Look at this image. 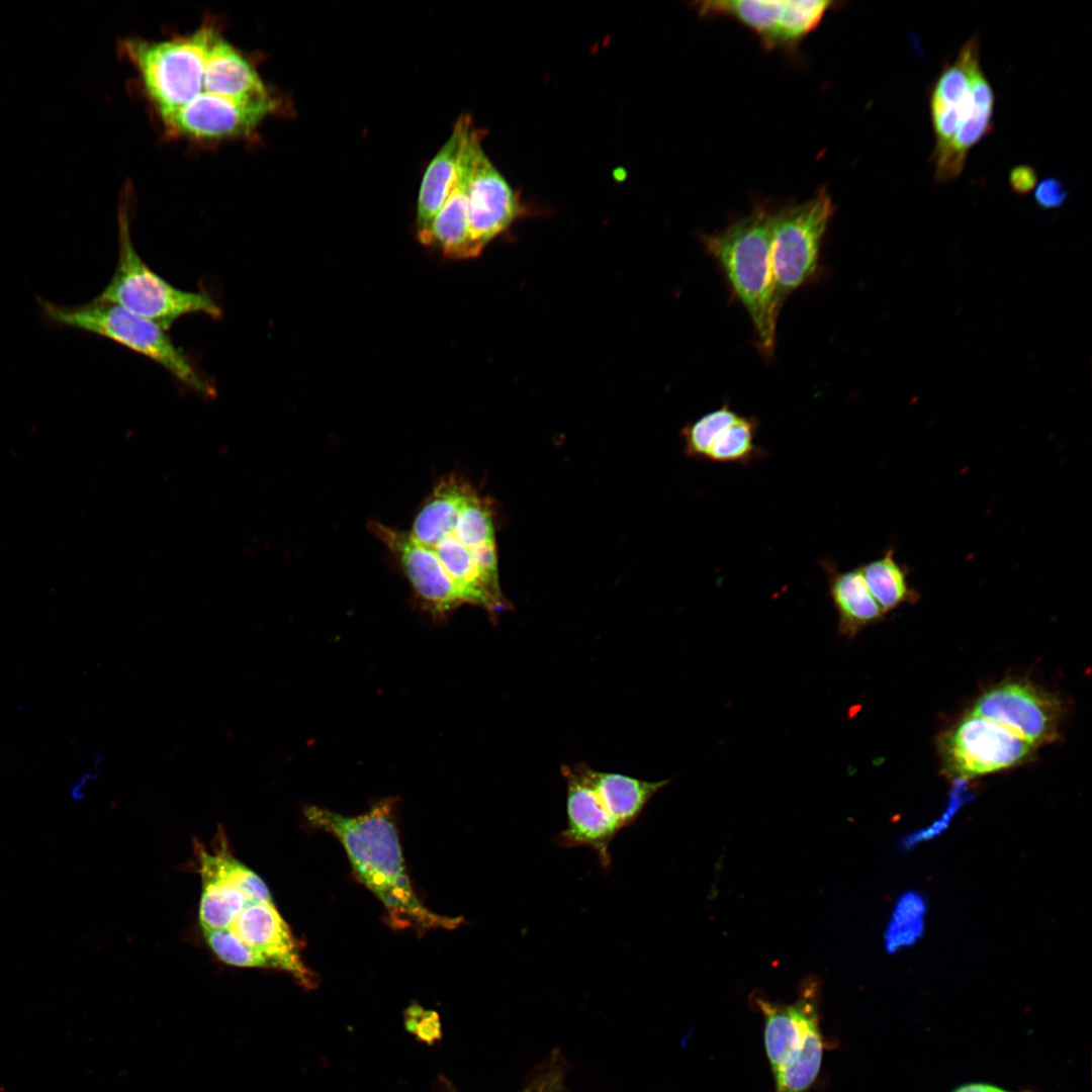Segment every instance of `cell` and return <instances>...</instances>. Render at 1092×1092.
<instances>
[{
	"label": "cell",
	"instance_id": "cell-1",
	"mask_svg": "<svg viewBox=\"0 0 1092 1092\" xmlns=\"http://www.w3.org/2000/svg\"><path fill=\"white\" fill-rule=\"evenodd\" d=\"M118 52L168 140L197 147L252 141L261 124L284 107L254 57L226 37L216 16L162 38H122Z\"/></svg>",
	"mask_w": 1092,
	"mask_h": 1092
},
{
	"label": "cell",
	"instance_id": "cell-2",
	"mask_svg": "<svg viewBox=\"0 0 1092 1092\" xmlns=\"http://www.w3.org/2000/svg\"><path fill=\"white\" fill-rule=\"evenodd\" d=\"M305 815L339 840L358 879L382 902L396 926L452 929L461 923L460 917L432 912L417 896L405 870L392 801L378 802L357 816L317 806L307 807Z\"/></svg>",
	"mask_w": 1092,
	"mask_h": 1092
},
{
	"label": "cell",
	"instance_id": "cell-3",
	"mask_svg": "<svg viewBox=\"0 0 1092 1092\" xmlns=\"http://www.w3.org/2000/svg\"><path fill=\"white\" fill-rule=\"evenodd\" d=\"M980 36L974 34L952 62L942 66L929 93L935 138L930 162L936 184L954 181L971 149L993 127L995 95L980 63Z\"/></svg>",
	"mask_w": 1092,
	"mask_h": 1092
},
{
	"label": "cell",
	"instance_id": "cell-4",
	"mask_svg": "<svg viewBox=\"0 0 1092 1092\" xmlns=\"http://www.w3.org/2000/svg\"><path fill=\"white\" fill-rule=\"evenodd\" d=\"M770 213L756 206L721 231L702 236V244L717 262L731 292L750 317L757 349L770 357L776 347L780 311L770 259Z\"/></svg>",
	"mask_w": 1092,
	"mask_h": 1092
},
{
	"label": "cell",
	"instance_id": "cell-5",
	"mask_svg": "<svg viewBox=\"0 0 1092 1092\" xmlns=\"http://www.w3.org/2000/svg\"><path fill=\"white\" fill-rule=\"evenodd\" d=\"M821 986L816 978L801 982L792 1003L751 994L749 1003L763 1018L765 1054L775 1092H807L822 1066L827 1041L820 1026Z\"/></svg>",
	"mask_w": 1092,
	"mask_h": 1092
},
{
	"label": "cell",
	"instance_id": "cell-6",
	"mask_svg": "<svg viewBox=\"0 0 1092 1092\" xmlns=\"http://www.w3.org/2000/svg\"><path fill=\"white\" fill-rule=\"evenodd\" d=\"M133 192L123 188L118 209V260L97 297L149 320L166 331L179 318L203 313L217 320L222 310L206 292L183 290L156 273L136 252L130 234Z\"/></svg>",
	"mask_w": 1092,
	"mask_h": 1092
},
{
	"label": "cell",
	"instance_id": "cell-7",
	"mask_svg": "<svg viewBox=\"0 0 1092 1092\" xmlns=\"http://www.w3.org/2000/svg\"><path fill=\"white\" fill-rule=\"evenodd\" d=\"M43 314L54 324L113 341L161 366L177 381L205 398L216 390L192 359L175 345L168 331L123 307L97 298L80 306H61L39 300Z\"/></svg>",
	"mask_w": 1092,
	"mask_h": 1092
},
{
	"label": "cell",
	"instance_id": "cell-8",
	"mask_svg": "<svg viewBox=\"0 0 1092 1092\" xmlns=\"http://www.w3.org/2000/svg\"><path fill=\"white\" fill-rule=\"evenodd\" d=\"M833 213L834 205L825 189L804 202L771 210L770 259L780 309L789 295L816 277Z\"/></svg>",
	"mask_w": 1092,
	"mask_h": 1092
},
{
	"label": "cell",
	"instance_id": "cell-9",
	"mask_svg": "<svg viewBox=\"0 0 1092 1092\" xmlns=\"http://www.w3.org/2000/svg\"><path fill=\"white\" fill-rule=\"evenodd\" d=\"M1034 747L1009 729L973 713L940 741L946 772L962 780L1018 765Z\"/></svg>",
	"mask_w": 1092,
	"mask_h": 1092
},
{
	"label": "cell",
	"instance_id": "cell-10",
	"mask_svg": "<svg viewBox=\"0 0 1092 1092\" xmlns=\"http://www.w3.org/2000/svg\"><path fill=\"white\" fill-rule=\"evenodd\" d=\"M831 1H705L706 15L730 16L749 27L767 49H794L814 30Z\"/></svg>",
	"mask_w": 1092,
	"mask_h": 1092
},
{
	"label": "cell",
	"instance_id": "cell-11",
	"mask_svg": "<svg viewBox=\"0 0 1092 1092\" xmlns=\"http://www.w3.org/2000/svg\"><path fill=\"white\" fill-rule=\"evenodd\" d=\"M973 714L989 719L1038 745L1058 736L1061 708L1052 695L1026 682L1008 681L987 691Z\"/></svg>",
	"mask_w": 1092,
	"mask_h": 1092
},
{
	"label": "cell",
	"instance_id": "cell-12",
	"mask_svg": "<svg viewBox=\"0 0 1092 1092\" xmlns=\"http://www.w3.org/2000/svg\"><path fill=\"white\" fill-rule=\"evenodd\" d=\"M561 774L566 785L567 822L555 841L561 847H588L601 866L608 869L612 860L610 845L620 828L596 791L585 762L564 764Z\"/></svg>",
	"mask_w": 1092,
	"mask_h": 1092
},
{
	"label": "cell",
	"instance_id": "cell-13",
	"mask_svg": "<svg viewBox=\"0 0 1092 1092\" xmlns=\"http://www.w3.org/2000/svg\"><path fill=\"white\" fill-rule=\"evenodd\" d=\"M480 141L481 135L473 145L467 188L468 234L477 257L521 211L516 193L483 152Z\"/></svg>",
	"mask_w": 1092,
	"mask_h": 1092
},
{
	"label": "cell",
	"instance_id": "cell-14",
	"mask_svg": "<svg viewBox=\"0 0 1092 1092\" xmlns=\"http://www.w3.org/2000/svg\"><path fill=\"white\" fill-rule=\"evenodd\" d=\"M229 927L268 968L290 974L303 986L312 984L299 944L272 900L248 903Z\"/></svg>",
	"mask_w": 1092,
	"mask_h": 1092
},
{
	"label": "cell",
	"instance_id": "cell-15",
	"mask_svg": "<svg viewBox=\"0 0 1092 1092\" xmlns=\"http://www.w3.org/2000/svg\"><path fill=\"white\" fill-rule=\"evenodd\" d=\"M369 527L397 559L413 589L432 612L441 615L465 604L432 550L417 542L408 532L380 522H372Z\"/></svg>",
	"mask_w": 1092,
	"mask_h": 1092
},
{
	"label": "cell",
	"instance_id": "cell-16",
	"mask_svg": "<svg viewBox=\"0 0 1092 1092\" xmlns=\"http://www.w3.org/2000/svg\"><path fill=\"white\" fill-rule=\"evenodd\" d=\"M479 136V130L473 127L462 153L454 188L429 229L417 236L421 244L437 249L449 259L477 257L468 234L467 188L473 145Z\"/></svg>",
	"mask_w": 1092,
	"mask_h": 1092
},
{
	"label": "cell",
	"instance_id": "cell-17",
	"mask_svg": "<svg viewBox=\"0 0 1092 1092\" xmlns=\"http://www.w3.org/2000/svg\"><path fill=\"white\" fill-rule=\"evenodd\" d=\"M469 114L455 121L453 130L428 165L417 203V236L425 233L454 188L462 153L473 129Z\"/></svg>",
	"mask_w": 1092,
	"mask_h": 1092
},
{
	"label": "cell",
	"instance_id": "cell-18",
	"mask_svg": "<svg viewBox=\"0 0 1092 1092\" xmlns=\"http://www.w3.org/2000/svg\"><path fill=\"white\" fill-rule=\"evenodd\" d=\"M820 564L837 614L838 635L851 640L883 620L885 613L869 590L860 565L840 571L831 559H824Z\"/></svg>",
	"mask_w": 1092,
	"mask_h": 1092
},
{
	"label": "cell",
	"instance_id": "cell-19",
	"mask_svg": "<svg viewBox=\"0 0 1092 1092\" xmlns=\"http://www.w3.org/2000/svg\"><path fill=\"white\" fill-rule=\"evenodd\" d=\"M463 478L443 477L417 514L410 535L420 544L431 547L451 533L461 508L472 490Z\"/></svg>",
	"mask_w": 1092,
	"mask_h": 1092
},
{
	"label": "cell",
	"instance_id": "cell-20",
	"mask_svg": "<svg viewBox=\"0 0 1092 1092\" xmlns=\"http://www.w3.org/2000/svg\"><path fill=\"white\" fill-rule=\"evenodd\" d=\"M588 776L620 830L636 823L649 801L670 782H650L590 766Z\"/></svg>",
	"mask_w": 1092,
	"mask_h": 1092
},
{
	"label": "cell",
	"instance_id": "cell-21",
	"mask_svg": "<svg viewBox=\"0 0 1092 1092\" xmlns=\"http://www.w3.org/2000/svg\"><path fill=\"white\" fill-rule=\"evenodd\" d=\"M860 568L869 590L885 614L918 600V593L908 580L911 569L898 562L893 547Z\"/></svg>",
	"mask_w": 1092,
	"mask_h": 1092
},
{
	"label": "cell",
	"instance_id": "cell-22",
	"mask_svg": "<svg viewBox=\"0 0 1092 1092\" xmlns=\"http://www.w3.org/2000/svg\"><path fill=\"white\" fill-rule=\"evenodd\" d=\"M199 873L202 880H216L239 889L252 903L272 900L264 881L251 869L234 857L225 847L224 841L215 853H208L196 843Z\"/></svg>",
	"mask_w": 1092,
	"mask_h": 1092
},
{
	"label": "cell",
	"instance_id": "cell-23",
	"mask_svg": "<svg viewBox=\"0 0 1092 1092\" xmlns=\"http://www.w3.org/2000/svg\"><path fill=\"white\" fill-rule=\"evenodd\" d=\"M757 429V420L740 415L716 438L707 453L706 460L748 465L766 456L767 452L755 443Z\"/></svg>",
	"mask_w": 1092,
	"mask_h": 1092
},
{
	"label": "cell",
	"instance_id": "cell-24",
	"mask_svg": "<svg viewBox=\"0 0 1092 1092\" xmlns=\"http://www.w3.org/2000/svg\"><path fill=\"white\" fill-rule=\"evenodd\" d=\"M250 903L237 888L215 881H202L199 922L204 930L229 927Z\"/></svg>",
	"mask_w": 1092,
	"mask_h": 1092
},
{
	"label": "cell",
	"instance_id": "cell-25",
	"mask_svg": "<svg viewBox=\"0 0 1092 1092\" xmlns=\"http://www.w3.org/2000/svg\"><path fill=\"white\" fill-rule=\"evenodd\" d=\"M925 912V902L918 894L908 892L899 899L885 932L888 952L911 945L921 937Z\"/></svg>",
	"mask_w": 1092,
	"mask_h": 1092
},
{
	"label": "cell",
	"instance_id": "cell-26",
	"mask_svg": "<svg viewBox=\"0 0 1092 1092\" xmlns=\"http://www.w3.org/2000/svg\"><path fill=\"white\" fill-rule=\"evenodd\" d=\"M739 417L740 415L731 408L729 403H724L687 425L681 432L686 454L706 460L707 453L716 438Z\"/></svg>",
	"mask_w": 1092,
	"mask_h": 1092
},
{
	"label": "cell",
	"instance_id": "cell-27",
	"mask_svg": "<svg viewBox=\"0 0 1092 1092\" xmlns=\"http://www.w3.org/2000/svg\"><path fill=\"white\" fill-rule=\"evenodd\" d=\"M203 932L207 944L221 962L243 968H268L266 961L245 944L230 927Z\"/></svg>",
	"mask_w": 1092,
	"mask_h": 1092
},
{
	"label": "cell",
	"instance_id": "cell-28",
	"mask_svg": "<svg viewBox=\"0 0 1092 1092\" xmlns=\"http://www.w3.org/2000/svg\"><path fill=\"white\" fill-rule=\"evenodd\" d=\"M1068 198V190L1056 177H1045L1036 185L1034 200L1043 210L1060 208Z\"/></svg>",
	"mask_w": 1092,
	"mask_h": 1092
},
{
	"label": "cell",
	"instance_id": "cell-29",
	"mask_svg": "<svg viewBox=\"0 0 1092 1092\" xmlns=\"http://www.w3.org/2000/svg\"><path fill=\"white\" fill-rule=\"evenodd\" d=\"M1008 181L1011 190L1015 194L1025 195L1036 185L1037 172L1030 165L1020 164L1010 170Z\"/></svg>",
	"mask_w": 1092,
	"mask_h": 1092
},
{
	"label": "cell",
	"instance_id": "cell-30",
	"mask_svg": "<svg viewBox=\"0 0 1092 1092\" xmlns=\"http://www.w3.org/2000/svg\"><path fill=\"white\" fill-rule=\"evenodd\" d=\"M521 1092H564L562 1074L557 1068L548 1070L536 1077Z\"/></svg>",
	"mask_w": 1092,
	"mask_h": 1092
},
{
	"label": "cell",
	"instance_id": "cell-31",
	"mask_svg": "<svg viewBox=\"0 0 1092 1092\" xmlns=\"http://www.w3.org/2000/svg\"><path fill=\"white\" fill-rule=\"evenodd\" d=\"M952 1092H1009L999 1087L984 1084V1083H970L962 1085L954 1089Z\"/></svg>",
	"mask_w": 1092,
	"mask_h": 1092
}]
</instances>
